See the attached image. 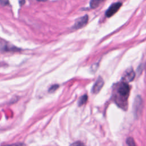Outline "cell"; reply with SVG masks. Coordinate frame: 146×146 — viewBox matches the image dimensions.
I'll list each match as a JSON object with an SVG mask.
<instances>
[{
    "label": "cell",
    "mask_w": 146,
    "mask_h": 146,
    "mask_svg": "<svg viewBox=\"0 0 146 146\" xmlns=\"http://www.w3.org/2000/svg\"><path fill=\"white\" fill-rule=\"evenodd\" d=\"M117 91L120 96L127 99L128 97L129 94L130 87L127 83H122L119 86Z\"/></svg>",
    "instance_id": "cell-1"
},
{
    "label": "cell",
    "mask_w": 146,
    "mask_h": 146,
    "mask_svg": "<svg viewBox=\"0 0 146 146\" xmlns=\"http://www.w3.org/2000/svg\"><path fill=\"white\" fill-rule=\"evenodd\" d=\"M122 3L121 2H116L112 4L106 12V16L107 17H111L113 15L120 9Z\"/></svg>",
    "instance_id": "cell-2"
},
{
    "label": "cell",
    "mask_w": 146,
    "mask_h": 146,
    "mask_svg": "<svg viewBox=\"0 0 146 146\" xmlns=\"http://www.w3.org/2000/svg\"><path fill=\"white\" fill-rule=\"evenodd\" d=\"M88 17L87 15H85L83 17H80L79 18L76 20L72 28L74 30L80 29L86 25V24L88 22Z\"/></svg>",
    "instance_id": "cell-3"
},
{
    "label": "cell",
    "mask_w": 146,
    "mask_h": 146,
    "mask_svg": "<svg viewBox=\"0 0 146 146\" xmlns=\"http://www.w3.org/2000/svg\"><path fill=\"white\" fill-rule=\"evenodd\" d=\"M143 108V100L142 98L139 96H137L135 99L134 103V111L135 115L137 116L140 115Z\"/></svg>",
    "instance_id": "cell-4"
},
{
    "label": "cell",
    "mask_w": 146,
    "mask_h": 146,
    "mask_svg": "<svg viewBox=\"0 0 146 146\" xmlns=\"http://www.w3.org/2000/svg\"><path fill=\"white\" fill-rule=\"evenodd\" d=\"M104 80L103 79V78L100 76H99L96 81L95 82V84H94L93 86V87L92 88V92L94 93V94H97L98 93L100 90L102 88L103 85H104Z\"/></svg>",
    "instance_id": "cell-5"
},
{
    "label": "cell",
    "mask_w": 146,
    "mask_h": 146,
    "mask_svg": "<svg viewBox=\"0 0 146 146\" xmlns=\"http://www.w3.org/2000/svg\"><path fill=\"white\" fill-rule=\"evenodd\" d=\"M135 77V73L133 71V70L130 69L128 70L127 72L125 74V79L128 82H131L132 81Z\"/></svg>",
    "instance_id": "cell-6"
},
{
    "label": "cell",
    "mask_w": 146,
    "mask_h": 146,
    "mask_svg": "<svg viewBox=\"0 0 146 146\" xmlns=\"http://www.w3.org/2000/svg\"><path fill=\"white\" fill-rule=\"evenodd\" d=\"M104 0H91L90 3V7L92 9H95L97 7H98V6L104 1Z\"/></svg>",
    "instance_id": "cell-7"
},
{
    "label": "cell",
    "mask_w": 146,
    "mask_h": 146,
    "mask_svg": "<svg viewBox=\"0 0 146 146\" xmlns=\"http://www.w3.org/2000/svg\"><path fill=\"white\" fill-rule=\"evenodd\" d=\"M88 99V96L87 95H83L79 100L78 102V105L79 106H81L82 105H83L84 104H85L87 102Z\"/></svg>",
    "instance_id": "cell-8"
},
{
    "label": "cell",
    "mask_w": 146,
    "mask_h": 146,
    "mask_svg": "<svg viewBox=\"0 0 146 146\" xmlns=\"http://www.w3.org/2000/svg\"><path fill=\"white\" fill-rule=\"evenodd\" d=\"M59 87V85L58 84H54L52 86H51L50 88L48 89V92H54L55 90H56Z\"/></svg>",
    "instance_id": "cell-9"
},
{
    "label": "cell",
    "mask_w": 146,
    "mask_h": 146,
    "mask_svg": "<svg viewBox=\"0 0 146 146\" xmlns=\"http://www.w3.org/2000/svg\"><path fill=\"white\" fill-rule=\"evenodd\" d=\"M126 143L128 145H135L136 144L135 143V141L133 140V139L131 137H128L127 139V141H126Z\"/></svg>",
    "instance_id": "cell-10"
},
{
    "label": "cell",
    "mask_w": 146,
    "mask_h": 146,
    "mask_svg": "<svg viewBox=\"0 0 146 146\" xmlns=\"http://www.w3.org/2000/svg\"><path fill=\"white\" fill-rule=\"evenodd\" d=\"M0 3L2 5H7L8 3V0H0Z\"/></svg>",
    "instance_id": "cell-11"
},
{
    "label": "cell",
    "mask_w": 146,
    "mask_h": 146,
    "mask_svg": "<svg viewBox=\"0 0 146 146\" xmlns=\"http://www.w3.org/2000/svg\"><path fill=\"white\" fill-rule=\"evenodd\" d=\"M72 145H83V144L80 143V141H78V142H76V143H72Z\"/></svg>",
    "instance_id": "cell-12"
},
{
    "label": "cell",
    "mask_w": 146,
    "mask_h": 146,
    "mask_svg": "<svg viewBox=\"0 0 146 146\" xmlns=\"http://www.w3.org/2000/svg\"><path fill=\"white\" fill-rule=\"evenodd\" d=\"M38 1H40V2H45V1H47V0H37Z\"/></svg>",
    "instance_id": "cell-13"
}]
</instances>
